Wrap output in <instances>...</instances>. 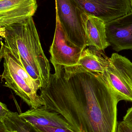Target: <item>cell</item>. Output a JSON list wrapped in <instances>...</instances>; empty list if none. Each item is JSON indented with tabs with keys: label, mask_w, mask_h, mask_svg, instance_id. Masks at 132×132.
Masks as SVG:
<instances>
[{
	"label": "cell",
	"mask_w": 132,
	"mask_h": 132,
	"mask_svg": "<svg viewBox=\"0 0 132 132\" xmlns=\"http://www.w3.org/2000/svg\"><path fill=\"white\" fill-rule=\"evenodd\" d=\"M53 67L40 90L45 108L61 115L76 132H116L119 101L102 75L78 65Z\"/></svg>",
	"instance_id": "6da1fadb"
},
{
	"label": "cell",
	"mask_w": 132,
	"mask_h": 132,
	"mask_svg": "<svg viewBox=\"0 0 132 132\" xmlns=\"http://www.w3.org/2000/svg\"><path fill=\"white\" fill-rule=\"evenodd\" d=\"M5 46L16 59H21L34 69L41 78L43 88L47 86L51 68L40 42L33 17L0 28Z\"/></svg>",
	"instance_id": "7a4b0ae2"
},
{
	"label": "cell",
	"mask_w": 132,
	"mask_h": 132,
	"mask_svg": "<svg viewBox=\"0 0 132 132\" xmlns=\"http://www.w3.org/2000/svg\"><path fill=\"white\" fill-rule=\"evenodd\" d=\"M1 59H4V71L1 80L4 86L11 89L31 109L45 105L40 95L37 94L40 90L39 85L19 64L11 51L1 42Z\"/></svg>",
	"instance_id": "3957f363"
},
{
	"label": "cell",
	"mask_w": 132,
	"mask_h": 132,
	"mask_svg": "<svg viewBox=\"0 0 132 132\" xmlns=\"http://www.w3.org/2000/svg\"><path fill=\"white\" fill-rule=\"evenodd\" d=\"M56 15L70 41L83 48L86 46L88 15L74 0H55Z\"/></svg>",
	"instance_id": "277c9868"
},
{
	"label": "cell",
	"mask_w": 132,
	"mask_h": 132,
	"mask_svg": "<svg viewBox=\"0 0 132 132\" xmlns=\"http://www.w3.org/2000/svg\"><path fill=\"white\" fill-rule=\"evenodd\" d=\"M101 75L119 101L132 102V63L128 59L113 53Z\"/></svg>",
	"instance_id": "5b68a950"
},
{
	"label": "cell",
	"mask_w": 132,
	"mask_h": 132,
	"mask_svg": "<svg viewBox=\"0 0 132 132\" xmlns=\"http://www.w3.org/2000/svg\"><path fill=\"white\" fill-rule=\"evenodd\" d=\"M84 49L71 42L56 15L54 37L50 47V61L53 66L77 65Z\"/></svg>",
	"instance_id": "8992f818"
},
{
	"label": "cell",
	"mask_w": 132,
	"mask_h": 132,
	"mask_svg": "<svg viewBox=\"0 0 132 132\" xmlns=\"http://www.w3.org/2000/svg\"><path fill=\"white\" fill-rule=\"evenodd\" d=\"M88 15L107 23L132 12L129 0H74Z\"/></svg>",
	"instance_id": "52a82bcc"
},
{
	"label": "cell",
	"mask_w": 132,
	"mask_h": 132,
	"mask_svg": "<svg viewBox=\"0 0 132 132\" xmlns=\"http://www.w3.org/2000/svg\"><path fill=\"white\" fill-rule=\"evenodd\" d=\"M37 7L36 0H0V28L33 17Z\"/></svg>",
	"instance_id": "ba28073f"
},
{
	"label": "cell",
	"mask_w": 132,
	"mask_h": 132,
	"mask_svg": "<svg viewBox=\"0 0 132 132\" xmlns=\"http://www.w3.org/2000/svg\"><path fill=\"white\" fill-rule=\"evenodd\" d=\"M109 46L117 52L132 50V12L106 23Z\"/></svg>",
	"instance_id": "9c48e42d"
},
{
	"label": "cell",
	"mask_w": 132,
	"mask_h": 132,
	"mask_svg": "<svg viewBox=\"0 0 132 132\" xmlns=\"http://www.w3.org/2000/svg\"><path fill=\"white\" fill-rule=\"evenodd\" d=\"M19 116L34 126L56 127L73 130L61 115L46 109L44 106L31 109L25 112L20 113Z\"/></svg>",
	"instance_id": "30bf717a"
},
{
	"label": "cell",
	"mask_w": 132,
	"mask_h": 132,
	"mask_svg": "<svg viewBox=\"0 0 132 132\" xmlns=\"http://www.w3.org/2000/svg\"><path fill=\"white\" fill-rule=\"evenodd\" d=\"M86 46H94L104 51L109 46L106 35V23L102 19L88 15L86 24Z\"/></svg>",
	"instance_id": "8fae6325"
},
{
	"label": "cell",
	"mask_w": 132,
	"mask_h": 132,
	"mask_svg": "<svg viewBox=\"0 0 132 132\" xmlns=\"http://www.w3.org/2000/svg\"><path fill=\"white\" fill-rule=\"evenodd\" d=\"M109 62V58L103 51L89 46L84 49L77 65L89 71L102 74Z\"/></svg>",
	"instance_id": "7c38bea8"
},
{
	"label": "cell",
	"mask_w": 132,
	"mask_h": 132,
	"mask_svg": "<svg viewBox=\"0 0 132 132\" xmlns=\"http://www.w3.org/2000/svg\"><path fill=\"white\" fill-rule=\"evenodd\" d=\"M0 129L9 131L39 132L34 126L21 118L18 113L10 111L0 118Z\"/></svg>",
	"instance_id": "4fadbf2b"
},
{
	"label": "cell",
	"mask_w": 132,
	"mask_h": 132,
	"mask_svg": "<svg viewBox=\"0 0 132 132\" xmlns=\"http://www.w3.org/2000/svg\"><path fill=\"white\" fill-rule=\"evenodd\" d=\"M35 126L39 132H76L72 129L52 127Z\"/></svg>",
	"instance_id": "5bb4252c"
},
{
	"label": "cell",
	"mask_w": 132,
	"mask_h": 132,
	"mask_svg": "<svg viewBox=\"0 0 132 132\" xmlns=\"http://www.w3.org/2000/svg\"><path fill=\"white\" fill-rule=\"evenodd\" d=\"M116 132H132V126L123 121L119 122Z\"/></svg>",
	"instance_id": "9a60e30c"
},
{
	"label": "cell",
	"mask_w": 132,
	"mask_h": 132,
	"mask_svg": "<svg viewBox=\"0 0 132 132\" xmlns=\"http://www.w3.org/2000/svg\"><path fill=\"white\" fill-rule=\"evenodd\" d=\"M123 121L132 126V107L127 110L126 114L123 117Z\"/></svg>",
	"instance_id": "2e32d148"
},
{
	"label": "cell",
	"mask_w": 132,
	"mask_h": 132,
	"mask_svg": "<svg viewBox=\"0 0 132 132\" xmlns=\"http://www.w3.org/2000/svg\"><path fill=\"white\" fill-rule=\"evenodd\" d=\"M9 111L5 104L0 102V118L4 117Z\"/></svg>",
	"instance_id": "e0dca14e"
},
{
	"label": "cell",
	"mask_w": 132,
	"mask_h": 132,
	"mask_svg": "<svg viewBox=\"0 0 132 132\" xmlns=\"http://www.w3.org/2000/svg\"><path fill=\"white\" fill-rule=\"evenodd\" d=\"M0 132H17L16 131H7V130H5V129H0Z\"/></svg>",
	"instance_id": "ac0fdd59"
},
{
	"label": "cell",
	"mask_w": 132,
	"mask_h": 132,
	"mask_svg": "<svg viewBox=\"0 0 132 132\" xmlns=\"http://www.w3.org/2000/svg\"><path fill=\"white\" fill-rule=\"evenodd\" d=\"M129 2H130V4H131V7L132 9V0H129Z\"/></svg>",
	"instance_id": "d6986e66"
}]
</instances>
